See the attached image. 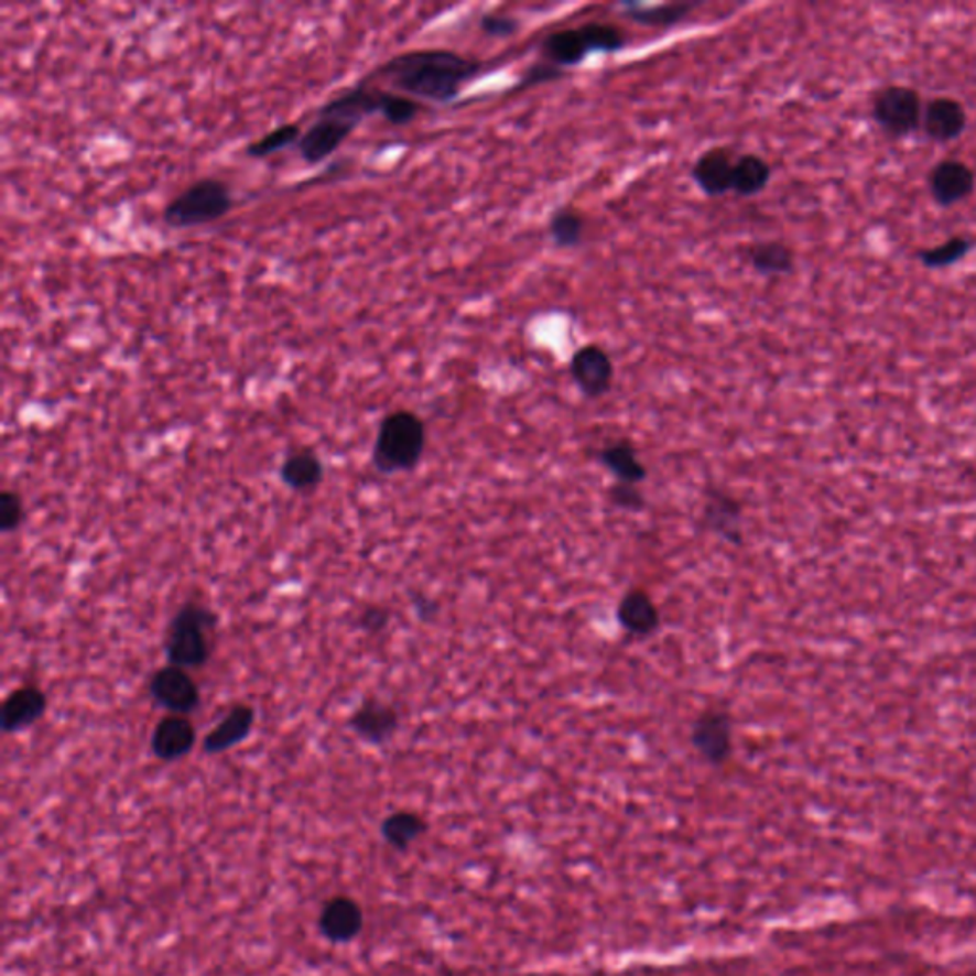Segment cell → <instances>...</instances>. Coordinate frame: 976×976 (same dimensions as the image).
I'll use <instances>...</instances> for the list:
<instances>
[{
    "label": "cell",
    "instance_id": "1",
    "mask_svg": "<svg viewBox=\"0 0 976 976\" xmlns=\"http://www.w3.org/2000/svg\"><path fill=\"white\" fill-rule=\"evenodd\" d=\"M492 69L482 59L462 56L448 48H417L390 57L361 78L372 85L382 80L397 94L433 104H451L474 80Z\"/></svg>",
    "mask_w": 976,
    "mask_h": 976
},
{
    "label": "cell",
    "instance_id": "2",
    "mask_svg": "<svg viewBox=\"0 0 976 976\" xmlns=\"http://www.w3.org/2000/svg\"><path fill=\"white\" fill-rule=\"evenodd\" d=\"M628 43L630 36L615 23H582L545 35L540 43V59L566 72V67L581 65L592 54H618Z\"/></svg>",
    "mask_w": 976,
    "mask_h": 976
},
{
    "label": "cell",
    "instance_id": "3",
    "mask_svg": "<svg viewBox=\"0 0 976 976\" xmlns=\"http://www.w3.org/2000/svg\"><path fill=\"white\" fill-rule=\"evenodd\" d=\"M427 432L422 417L416 412L393 411L383 417L378 427L372 462L382 474L412 471L424 456Z\"/></svg>",
    "mask_w": 976,
    "mask_h": 976
},
{
    "label": "cell",
    "instance_id": "4",
    "mask_svg": "<svg viewBox=\"0 0 976 976\" xmlns=\"http://www.w3.org/2000/svg\"><path fill=\"white\" fill-rule=\"evenodd\" d=\"M218 626V615L200 603H185L166 630V657L172 665L197 670L210 660L208 631Z\"/></svg>",
    "mask_w": 976,
    "mask_h": 976
},
{
    "label": "cell",
    "instance_id": "5",
    "mask_svg": "<svg viewBox=\"0 0 976 976\" xmlns=\"http://www.w3.org/2000/svg\"><path fill=\"white\" fill-rule=\"evenodd\" d=\"M235 200L226 182L200 177L164 206L163 220L174 229H192L226 218Z\"/></svg>",
    "mask_w": 976,
    "mask_h": 976
},
{
    "label": "cell",
    "instance_id": "6",
    "mask_svg": "<svg viewBox=\"0 0 976 976\" xmlns=\"http://www.w3.org/2000/svg\"><path fill=\"white\" fill-rule=\"evenodd\" d=\"M691 744L696 753L714 767L729 763L733 757V715L723 706L704 709L691 727Z\"/></svg>",
    "mask_w": 976,
    "mask_h": 976
},
{
    "label": "cell",
    "instance_id": "7",
    "mask_svg": "<svg viewBox=\"0 0 976 976\" xmlns=\"http://www.w3.org/2000/svg\"><path fill=\"white\" fill-rule=\"evenodd\" d=\"M874 117L892 135L910 134L923 121L920 94L908 86H887L874 98Z\"/></svg>",
    "mask_w": 976,
    "mask_h": 976
},
{
    "label": "cell",
    "instance_id": "8",
    "mask_svg": "<svg viewBox=\"0 0 976 976\" xmlns=\"http://www.w3.org/2000/svg\"><path fill=\"white\" fill-rule=\"evenodd\" d=\"M568 372L586 399H601L615 383V362L607 349L597 344L578 347L568 362Z\"/></svg>",
    "mask_w": 976,
    "mask_h": 976
},
{
    "label": "cell",
    "instance_id": "9",
    "mask_svg": "<svg viewBox=\"0 0 976 976\" xmlns=\"http://www.w3.org/2000/svg\"><path fill=\"white\" fill-rule=\"evenodd\" d=\"M149 693L153 701L174 715H187L200 704L197 683L184 668L164 665L156 670L149 681Z\"/></svg>",
    "mask_w": 976,
    "mask_h": 976
},
{
    "label": "cell",
    "instance_id": "10",
    "mask_svg": "<svg viewBox=\"0 0 976 976\" xmlns=\"http://www.w3.org/2000/svg\"><path fill=\"white\" fill-rule=\"evenodd\" d=\"M357 128H359L357 122L334 115L317 113V119L300 138L296 145L297 153L304 163L315 166L336 153Z\"/></svg>",
    "mask_w": 976,
    "mask_h": 976
},
{
    "label": "cell",
    "instance_id": "11",
    "mask_svg": "<svg viewBox=\"0 0 976 976\" xmlns=\"http://www.w3.org/2000/svg\"><path fill=\"white\" fill-rule=\"evenodd\" d=\"M365 929V912L351 897L338 894L326 900L318 915V931L333 944L354 942Z\"/></svg>",
    "mask_w": 976,
    "mask_h": 976
},
{
    "label": "cell",
    "instance_id": "12",
    "mask_svg": "<svg viewBox=\"0 0 976 976\" xmlns=\"http://www.w3.org/2000/svg\"><path fill=\"white\" fill-rule=\"evenodd\" d=\"M735 161L736 156L730 148L715 145L706 149L691 169L694 184L706 197H725L727 193H733Z\"/></svg>",
    "mask_w": 976,
    "mask_h": 976
},
{
    "label": "cell",
    "instance_id": "13",
    "mask_svg": "<svg viewBox=\"0 0 976 976\" xmlns=\"http://www.w3.org/2000/svg\"><path fill=\"white\" fill-rule=\"evenodd\" d=\"M399 723H401L399 712L391 704L378 698H367L359 708L355 709L349 719V727L365 742L380 746L390 742L395 736Z\"/></svg>",
    "mask_w": 976,
    "mask_h": 976
},
{
    "label": "cell",
    "instance_id": "14",
    "mask_svg": "<svg viewBox=\"0 0 976 976\" xmlns=\"http://www.w3.org/2000/svg\"><path fill=\"white\" fill-rule=\"evenodd\" d=\"M742 506L725 488L712 487L704 500L702 524L733 544L742 542Z\"/></svg>",
    "mask_w": 976,
    "mask_h": 976
},
{
    "label": "cell",
    "instance_id": "15",
    "mask_svg": "<svg viewBox=\"0 0 976 976\" xmlns=\"http://www.w3.org/2000/svg\"><path fill=\"white\" fill-rule=\"evenodd\" d=\"M197 733L187 715H166L156 723L151 736V750L156 759L172 763L184 759L195 748Z\"/></svg>",
    "mask_w": 976,
    "mask_h": 976
},
{
    "label": "cell",
    "instance_id": "16",
    "mask_svg": "<svg viewBox=\"0 0 976 976\" xmlns=\"http://www.w3.org/2000/svg\"><path fill=\"white\" fill-rule=\"evenodd\" d=\"M616 618L622 630L636 639L651 637L660 626L659 607L643 587H631L622 595L616 609Z\"/></svg>",
    "mask_w": 976,
    "mask_h": 976
},
{
    "label": "cell",
    "instance_id": "17",
    "mask_svg": "<svg viewBox=\"0 0 976 976\" xmlns=\"http://www.w3.org/2000/svg\"><path fill=\"white\" fill-rule=\"evenodd\" d=\"M46 709H48V698L39 686H20L8 694L7 701L2 702V717H0L2 730L20 733L29 729L31 725L43 719Z\"/></svg>",
    "mask_w": 976,
    "mask_h": 976
},
{
    "label": "cell",
    "instance_id": "18",
    "mask_svg": "<svg viewBox=\"0 0 976 976\" xmlns=\"http://www.w3.org/2000/svg\"><path fill=\"white\" fill-rule=\"evenodd\" d=\"M934 200L944 206L957 205L975 192V174L962 161H942L929 177Z\"/></svg>",
    "mask_w": 976,
    "mask_h": 976
},
{
    "label": "cell",
    "instance_id": "19",
    "mask_svg": "<svg viewBox=\"0 0 976 976\" xmlns=\"http://www.w3.org/2000/svg\"><path fill=\"white\" fill-rule=\"evenodd\" d=\"M256 712L250 704H235L226 717L203 740V751L216 756L245 742L254 727Z\"/></svg>",
    "mask_w": 976,
    "mask_h": 976
},
{
    "label": "cell",
    "instance_id": "20",
    "mask_svg": "<svg viewBox=\"0 0 976 976\" xmlns=\"http://www.w3.org/2000/svg\"><path fill=\"white\" fill-rule=\"evenodd\" d=\"M921 124L929 138H933L936 142H950L965 130L967 113L957 99L941 96L929 101Z\"/></svg>",
    "mask_w": 976,
    "mask_h": 976
},
{
    "label": "cell",
    "instance_id": "21",
    "mask_svg": "<svg viewBox=\"0 0 976 976\" xmlns=\"http://www.w3.org/2000/svg\"><path fill=\"white\" fill-rule=\"evenodd\" d=\"M702 2H670V4H643V2H622L620 18L641 25V28L670 29L686 20Z\"/></svg>",
    "mask_w": 976,
    "mask_h": 976
},
{
    "label": "cell",
    "instance_id": "22",
    "mask_svg": "<svg viewBox=\"0 0 976 976\" xmlns=\"http://www.w3.org/2000/svg\"><path fill=\"white\" fill-rule=\"evenodd\" d=\"M597 460L607 471L615 475L618 482L639 485L647 479V466H644L636 446L628 440L612 441L609 445L597 451Z\"/></svg>",
    "mask_w": 976,
    "mask_h": 976
},
{
    "label": "cell",
    "instance_id": "23",
    "mask_svg": "<svg viewBox=\"0 0 976 976\" xmlns=\"http://www.w3.org/2000/svg\"><path fill=\"white\" fill-rule=\"evenodd\" d=\"M325 467L312 448H297L284 458L281 479L294 490H310L323 481Z\"/></svg>",
    "mask_w": 976,
    "mask_h": 976
},
{
    "label": "cell",
    "instance_id": "24",
    "mask_svg": "<svg viewBox=\"0 0 976 976\" xmlns=\"http://www.w3.org/2000/svg\"><path fill=\"white\" fill-rule=\"evenodd\" d=\"M771 164L756 153L736 156L733 169V193L738 197H756L771 182Z\"/></svg>",
    "mask_w": 976,
    "mask_h": 976
},
{
    "label": "cell",
    "instance_id": "25",
    "mask_svg": "<svg viewBox=\"0 0 976 976\" xmlns=\"http://www.w3.org/2000/svg\"><path fill=\"white\" fill-rule=\"evenodd\" d=\"M427 821L414 811H395L386 816L380 826L383 842L397 850L411 849V845L427 832Z\"/></svg>",
    "mask_w": 976,
    "mask_h": 976
},
{
    "label": "cell",
    "instance_id": "26",
    "mask_svg": "<svg viewBox=\"0 0 976 976\" xmlns=\"http://www.w3.org/2000/svg\"><path fill=\"white\" fill-rule=\"evenodd\" d=\"M547 234L557 248H578L586 237V216L576 206H560L550 216Z\"/></svg>",
    "mask_w": 976,
    "mask_h": 976
},
{
    "label": "cell",
    "instance_id": "27",
    "mask_svg": "<svg viewBox=\"0 0 976 976\" xmlns=\"http://www.w3.org/2000/svg\"><path fill=\"white\" fill-rule=\"evenodd\" d=\"M748 260L761 275H788L795 263V256L785 242L759 241L748 248Z\"/></svg>",
    "mask_w": 976,
    "mask_h": 976
},
{
    "label": "cell",
    "instance_id": "28",
    "mask_svg": "<svg viewBox=\"0 0 976 976\" xmlns=\"http://www.w3.org/2000/svg\"><path fill=\"white\" fill-rule=\"evenodd\" d=\"M302 134L304 132H302L300 124H296V122H284L281 127L269 130L268 134H263L262 138L248 143L247 149H245V155L250 156V159H265V156L275 155V153L283 151V149L297 145Z\"/></svg>",
    "mask_w": 976,
    "mask_h": 976
},
{
    "label": "cell",
    "instance_id": "29",
    "mask_svg": "<svg viewBox=\"0 0 976 976\" xmlns=\"http://www.w3.org/2000/svg\"><path fill=\"white\" fill-rule=\"evenodd\" d=\"M973 242L965 237H952L950 241L942 242L941 247L928 248L920 254L921 262L928 268H946L962 260L969 252Z\"/></svg>",
    "mask_w": 976,
    "mask_h": 976
},
{
    "label": "cell",
    "instance_id": "30",
    "mask_svg": "<svg viewBox=\"0 0 976 976\" xmlns=\"http://www.w3.org/2000/svg\"><path fill=\"white\" fill-rule=\"evenodd\" d=\"M25 508L22 498L14 490L0 492V531L14 532L22 527Z\"/></svg>",
    "mask_w": 976,
    "mask_h": 976
},
{
    "label": "cell",
    "instance_id": "31",
    "mask_svg": "<svg viewBox=\"0 0 976 976\" xmlns=\"http://www.w3.org/2000/svg\"><path fill=\"white\" fill-rule=\"evenodd\" d=\"M479 29H481L482 35L490 36V39H511L521 31V22L516 15L488 12V14L481 15Z\"/></svg>",
    "mask_w": 976,
    "mask_h": 976
},
{
    "label": "cell",
    "instance_id": "32",
    "mask_svg": "<svg viewBox=\"0 0 976 976\" xmlns=\"http://www.w3.org/2000/svg\"><path fill=\"white\" fill-rule=\"evenodd\" d=\"M565 77V69H560V67H555V65L547 64L544 59H538L534 64L529 65L527 72L521 75V78H519V85H517V90L547 85V83H553V80H560V78Z\"/></svg>",
    "mask_w": 976,
    "mask_h": 976
},
{
    "label": "cell",
    "instance_id": "33",
    "mask_svg": "<svg viewBox=\"0 0 976 976\" xmlns=\"http://www.w3.org/2000/svg\"><path fill=\"white\" fill-rule=\"evenodd\" d=\"M609 500L620 510L641 511L647 506L639 485H630V482L615 481V485L609 488Z\"/></svg>",
    "mask_w": 976,
    "mask_h": 976
},
{
    "label": "cell",
    "instance_id": "34",
    "mask_svg": "<svg viewBox=\"0 0 976 976\" xmlns=\"http://www.w3.org/2000/svg\"><path fill=\"white\" fill-rule=\"evenodd\" d=\"M390 620V610L386 609V607H378V605H370L359 616V626L367 633H380V631L388 628Z\"/></svg>",
    "mask_w": 976,
    "mask_h": 976
}]
</instances>
